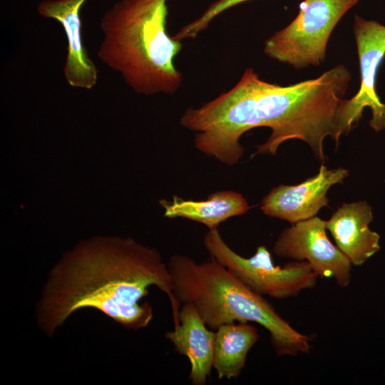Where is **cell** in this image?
I'll list each match as a JSON object with an SVG mask.
<instances>
[{
	"label": "cell",
	"instance_id": "obj_8",
	"mask_svg": "<svg viewBox=\"0 0 385 385\" xmlns=\"http://www.w3.org/2000/svg\"><path fill=\"white\" fill-rule=\"evenodd\" d=\"M353 32L359 57L361 85L358 92L346 99L349 111L358 123L366 107L370 108L371 128L378 131L385 128V104L376 91L378 68L385 56V26L373 20L354 16Z\"/></svg>",
	"mask_w": 385,
	"mask_h": 385
},
{
	"label": "cell",
	"instance_id": "obj_5",
	"mask_svg": "<svg viewBox=\"0 0 385 385\" xmlns=\"http://www.w3.org/2000/svg\"><path fill=\"white\" fill-rule=\"evenodd\" d=\"M358 1L304 0L293 21L265 41V54L297 69L319 66L334 29Z\"/></svg>",
	"mask_w": 385,
	"mask_h": 385
},
{
	"label": "cell",
	"instance_id": "obj_14",
	"mask_svg": "<svg viewBox=\"0 0 385 385\" xmlns=\"http://www.w3.org/2000/svg\"><path fill=\"white\" fill-rule=\"evenodd\" d=\"M258 339L257 329L247 322L227 323L216 329L212 366L219 379L239 376Z\"/></svg>",
	"mask_w": 385,
	"mask_h": 385
},
{
	"label": "cell",
	"instance_id": "obj_6",
	"mask_svg": "<svg viewBox=\"0 0 385 385\" xmlns=\"http://www.w3.org/2000/svg\"><path fill=\"white\" fill-rule=\"evenodd\" d=\"M203 244L210 257L260 295L287 299L317 284L318 276L307 261L295 260L282 267L274 266L270 252L263 245L252 257H243L228 246L217 229L208 230Z\"/></svg>",
	"mask_w": 385,
	"mask_h": 385
},
{
	"label": "cell",
	"instance_id": "obj_10",
	"mask_svg": "<svg viewBox=\"0 0 385 385\" xmlns=\"http://www.w3.org/2000/svg\"><path fill=\"white\" fill-rule=\"evenodd\" d=\"M86 0H43L37 5L38 14L59 22L67 41L63 75L69 86L92 89L97 83L98 69L84 46L81 6Z\"/></svg>",
	"mask_w": 385,
	"mask_h": 385
},
{
	"label": "cell",
	"instance_id": "obj_11",
	"mask_svg": "<svg viewBox=\"0 0 385 385\" xmlns=\"http://www.w3.org/2000/svg\"><path fill=\"white\" fill-rule=\"evenodd\" d=\"M374 217L366 201L344 203L326 221L337 247L352 265L360 266L380 250L379 235L369 225Z\"/></svg>",
	"mask_w": 385,
	"mask_h": 385
},
{
	"label": "cell",
	"instance_id": "obj_2",
	"mask_svg": "<svg viewBox=\"0 0 385 385\" xmlns=\"http://www.w3.org/2000/svg\"><path fill=\"white\" fill-rule=\"evenodd\" d=\"M151 286L168 296L178 326L181 305L159 252L130 238L97 240L63 257L48 273L36 308L37 324L51 337L73 312L93 308L136 331L153 319L152 306L143 301Z\"/></svg>",
	"mask_w": 385,
	"mask_h": 385
},
{
	"label": "cell",
	"instance_id": "obj_9",
	"mask_svg": "<svg viewBox=\"0 0 385 385\" xmlns=\"http://www.w3.org/2000/svg\"><path fill=\"white\" fill-rule=\"evenodd\" d=\"M348 170L328 169L321 165L318 173L295 185H279L264 197L261 210L270 217L294 224L317 215L329 202L327 193L334 185L342 183Z\"/></svg>",
	"mask_w": 385,
	"mask_h": 385
},
{
	"label": "cell",
	"instance_id": "obj_3",
	"mask_svg": "<svg viewBox=\"0 0 385 385\" xmlns=\"http://www.w3.org/2000/svg\"><path fill=\"white\" fill-rule=\"evenodd\" d=\"M168 0H121L101 18L97 56L139 94H174L183 81L181 41L168 34Z\"/></svg>",
	"mask_w": 385,
	"mask_h": 385
},
{
	"label": "cell",
	"instance_id": "obj_13",
	"mask_svg": "<svg viewBox=\"0 0 385 385\" xmlns=\"http://www.w3.org/2000/svg\"><path fill=\"white\" fill-rule=\"evenodd\" d=\"M160 205L165 217L189 219L205 225L209 230L217 229L221 222L242 215L250 208L242 194L232 190L214 192L203 200L173 196L170 201L161 200Z\"/></svg>",
	"mask_w": 385,
	"mask_h": 385
},
{
	"label": "cell",
	"instance_id": "obj_15",
	"mask_svg": "<svg viewBox=\"0 0 385 385\" xmlns=\"http://www.w3.org/2000/svg\"><path fill=\"white\" fill-rule=\"evenodd\" d=\"M247 1L248 0H217L213 2L198 18L183 26L173 38L180 41L195 38L219 14Z\"/></svg>",
	"mask_w": 385,
	"mask_h": 385
},
{
	"label": "cell",
	"instance_id": "obj_7",
	"mask_svg": "<svg viewBox=\"0 0 385 385\" xmlns=\"http://www.w3.org/2000/svg\"><path fill=\"white\" fill-rule=\"evenodd\" d=\"M326 221L314 216L292 224L279 235L273 246L277 257L307 261L320 277L334 278L339 286L351 281V262L329 240Z\"/></svg>",
	"mask_w": 385,
	"mask_h": 385
},
{
	"label": "cell",
	"instance_id": "obj_4",
	"mask_svg": "<svg viewBox=\"0 0 385 385\" xmlns=\"http://www.w3.org/2000/svg\"><path fill=\"white\" fill-rule=\"evenodd\" d=\"M168 267L178 302L192 304L210 329L216 330L236 321L253 322L269 332L278 356L309 352L308 336L294 329L267 300L248 289L213 258L197 263L186 255L175 254Z\"/></svg>",
	"mask_w": 385,
	"mask_h": 385
},
{
	"label": "cell",
	"instance_id": "obj_1",
	"mask_svg": "<svg viewBox=\"0 0 385 385\" xmlns=\"http://www.w3.org/2000/svg\"><path fill=\"white\" fill-rule=\"evenodd\" d=\"M351 78L340 64L315 78L283 86L261 79L248 68L227 92L187 108L180 123L195 133L198 150L228 165L237 163L245 153L241 136L257 127L272 133L252 156L276 155L282 143L298 139L324 162V139L331 136L337 146L340 137L353 129L344 98Z\"/></svg>",
	"mask_w": 385,
	"mask_h": 385
},
{
	"label": "cell",
	"instance_id": "obj_12",
	"mask_svg": "<svg viewBox=\"0 0 385 385\" xmlns=\"http://www.w3.org/2000/svg\"><path fill=\"white\" fill-rule=\"evenodd\" d=\"M179 324L165 334L180 354L190 363L189 379L193 385H205L213 367L215 332L209 329L195 307L181 304Z\"/></svg>",
	"mask_w": 385,
	"mask_h": 385
}]
</instances>
